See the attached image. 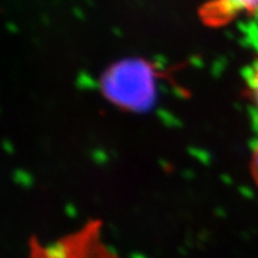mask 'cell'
I'll return each instance as SVG.
<instances>
[{
  "mask_svg": "<svg viewBox=\"0 0 258 258\" xmlns=\"http://www.w3.org/2000/svg\"><path fill=\"white\" fill-rule=\"evenodd\" d=\"M251 171H253V178L255 183L258 184V143L253 150V157H251Z\"/></svg>",
  "mask_w": 258,
  "mask_h": 258,
  "instance_id": "277c9868",
  "label": "cell"
},
{
  "mask_svg": "<svg viewBox=\"0 0 258 258\" xmlns=\"http://www.w3.org/2000/svg\"><path fill=\"white\" fill-rule=\"evenodd\" d=\"M258 10V0H211L204 7L203 17L210 24H224L238 15Z\"/></svg>",
  "mask_w": 258,
  "mask_h": 258,
  "instance_id": "7a4b0ae2",
  "label": "cell"
},
{
  "mask_svg": "<svg viewBox=\"0 0 258 258\" xmlns=\"http://www.w3.org/2000/svg\"><path fill=\"white\" fill-rule=\"evenodd\" d=\"M102 86L111 102L131 111H145L156 99L153 69L140 59H126L111 66L104 74Z\"/></svg>",
  "mask_w": 258,
  "mask_h": 258,
  "instance_id": "6da1fadb",
  "label": "cell"
},
{
  "mask_svg": "<svg viewBox=\"0 0 258 258\" xmlns=\"http://www.w3.org/2000/svg\"><path fill=\"white\" fill-rule=\"evenodd\" d=\"M248 90L251 96V100L258 109V62L251 68V72L248 75Z\"/></svg>",
  "mask_w": 258,
  "mask_h": 258,
  "instance_id": "3957f363",
  "label": "cell"
}]
</instances>
